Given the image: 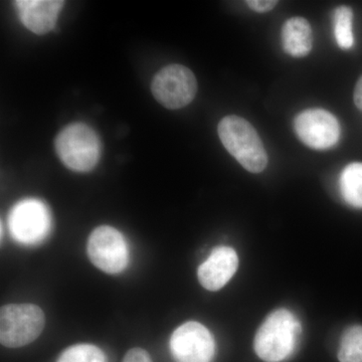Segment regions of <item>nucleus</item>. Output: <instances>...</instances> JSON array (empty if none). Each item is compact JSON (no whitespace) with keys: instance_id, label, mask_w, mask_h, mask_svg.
<instances>
[{"instance_id":"nucleus-12","label":"nucleus","mask_w":362,"mask_h":362,"mask_svg":"<svg viewBox=\"0 0 362 362\" xmlns=\"http://www.w3.org/2000/svg\"><path fill=\"white\" fill-rule=\"evenodd\" d=\"M282 42L285 52L295 58L307 56L312 49L313 37L311 26L303 18H292L282 28Z\"/></svg>"},{"instance_id":"nucleus-19","label":"nucleus","mask_w":362,"mask_h":362,"mask_svg":"<svg viewBox=\"0 0 362 362\" xmlns=\"http://www.w3.org/2000/svg\"><path fill=\"white\" fill-rule=\"evenodd\" d=\"M354 98V103H356L357 108L362 111V76L357 81Z\"/></svg>"},{"instance_id":"nucleus-15","label":"nucleus","mask_w":362,"mask_h":362,"mask_svg":"<svg viewBox=\"0 0 362 362\" xmlns=\"http://www.w3.org/2000/svg\"><path fill=\"white\" fill-rule=\"evenodd\" d=\"M354 13L349 6H338L333 13V26L337 45L343 49H349L354 42L352 33Z\"/></svg>"},{"instance_id":"nucleus-3","label":"nucleus","mask_w":362,"mask_h":362,"mask_svg":"<svg viewBox=\"0 0 362 362\" xmlns=\"http://www.w3.org/2000/svg\"><path fill=\"white\" fill-rule=\"evenodd\" d=\"M54 148L66 168L78 173L92 170L101 156V142L97 133L83 123L64 128L54 140Z\"/></svg>"},{"instance_id":"nucleus-10","label":"nucleus","mask_w":362,"mask_h":362,"mask_svg":"<svg viewBox=\"0 0 362 362\" xmlns=\"http://www.w3.org/2000/svg\"><path fill=\"white\" fill-rule=\"evenodd\" d=\"M239 267L237 252L230 247H216L199 267L197 277L204 289L218 291L228 284Z\"/></svg>"},{"instance_id":"nucleus-17","label":"nucleus","mask_w":362,"mask_h":362,"mask_svg":"<svg viewBox=\"0 0 362 362\" xmlns=\"http://www.w3.org/2000/svg\"><path fill=\"white\" fill-rule=\"evenodd\" d=\"M247 6L257 13H268L278 4L275 0H247Z\"/></svg>"},{"instance_id":"nucleus-5","label":"nucleus","mask_w":362,"mask_h":362,"mask_svg":"<svg viewBox=\"0 0 362 362\" xmlns=\"http://www.w3.org/2000/svg\"><path fill=\"white\" fill-rule=\"evenodd\" d=\"M152 94L168 109H180L192 103L197 92L194 74L182 65H170L156 74L151 84Z\"/></svg>"},{"instance_id":"nucleus-1","label":"nucleus","mask_w":362,"mask_h":362,"mask_svg":"<svg viewBox=\"0 0 362 362\" xmlns=\"http://www.w3.org/2000/svg\"><path fill=\"white\" fill-rule=\"evenodd\" d=\"M302 328L291 311L279 309L267 317L255 337L257 356L266 362H281L294 354Z\"/></svg>"},{"instance_id":"nucleus-2","label":"nucleus","mask_w":362,"mask_h":362,"mask_svg":"<svg viewBox=\"0 0 362 362\" xmlns=\"http://www.w3.org/2000/svg\"><path fill=\"white\" fill-rule=\"evenodd\" d=\"M218 132L223 146L243 168L252 173L267 168L265 147L251 123L242 117L226 116L218 124Z\"/></svg>"},{"instance_id":"nucleus-11","label":"nucleus","mask_w":362,"mask_h":362,"mask_svg":"<svg viewBox=\"0 0 362 362\" xmlns=\"http://www.w3.org/2000/svg\"><path fill=\"white\" fill-rule=\"evenodd\" d=\"M20 13L21 23L37 35L51 32L56 25L59 11L65 1L59 0H21L14 2Z\"/></svg>"},{"instance_id":"nucleus-16","label":"nucleus","mask_w":362,"mask_h":362,"mask_svg":"<svg viewBox=\"0 0 362 362\" xmlns=\"http://www.w3.org/2000/svg\"><path fill=\"white\" fill-rule=\"evenodd\" d=\"M57 362H107V358L95 345L77 344L64 350Z\"/></svg>"},{"instance_id":"nucleus-8","label":"nucleus","mask_w":362,"mask_h":362,"mask_svg":"<svg viewBox=\"0 0 362 362\" xmlns=\"http://www.w3.org/2000/svg\"><path fill=\"white\" fill-rule=\"evenodd\" d=\"M171 354L177 362H211L216 351L213 335L195 321L182 324L170 338Z\"/></svg>"},{"instance_id":"nucleus-13","label":"nucleus","mask_w":362,"mask_h":362,"mask_svg":"<svg viewBox=\"0 0 362 362\" xmlns=\"http://www.w3.org/2000/svg\"><path fill=\"white\" fill-rule=\"evenodd\" d=\"M340 190L349 206L362 209V163L354 162L343 169L340 176Z\"/></svg>"},{"instance_id":"nucleus-9","label":"nucleus","mask_w":362,"mask_h":362,"mask_svg":"<svg viewBox=\"0 0 362 362\" xmlns=\"http://www.w3.org/2000/svg\"><path fill=\"white\" fill-rule=\"evenodd\" d=\"M294 128L299 139L310 148L328 149L339 139L337 119L322 109H309L300 113L295 119Z\"/></svg>"},{"instance_id":"nucleus-4","label":"nucleus","mask_w":362,"mask_h":362,"mask_svg":"<svg viewBox=\"0 0 362 362\" xmlns=\"http://www.w3.org/2000/svg\"><path fill=\"white\" fill-rule=\"evenodd\" d=\"M45 314L33 304H9L0 310V341L18 349L35 341L45 327Z\"/></svg>"},{"instance_id":"nucleus-18","label":"nucleus","mask_w":362,"mask_h":362,"mask_svg":"<svg viewBox=\"0 0 362 362\" xmlns=\"http://www.w3.org/2000/svg\"><path fill=\"white\" fill-rule=\"evenodd\" d=\"M122 362H152V361L146 350L133 349L126 354Z\"/></svg>"},{"instance_id":"nucleus-7","label":"nucleus","mask_w":362,"mask_h":362,"mask_svg":"<svg viewBox=\"0 0 362 362\" xmlns=\"http://www.w3.org/2000/svg\"><path fill=\"white\" fill-rule=\"evenodd\" d=\"M47 207L37 199H25L11 209L9 228L13 239L23 245L39 244L51 230Z\"/></svg>"},{"instance_id":"nucleus-6","label":"nucleus","mask_w":362,"mask_h":362,"mask_svg":"<svg viewBox=\"0 0 362 362\" xmlns=\"http://www.w3.org/2000/svg\"><path fill=\"white\" fill-rule=\"evenodd\" d=\"M88 256L98 269L117 274L127 267L129 254L122 233L109 226L95 228L87 245Z\"/></svg>"},{"instance_id":"nucleus-14","label":"nucleus","mask_w":362,"mask_h":362,"mask_svg":"<svg viewBox=\"0 0 362 362\" xmlns=\"http://www.w3.org/2000/svg\"><path fill=\"white\" fill-rule=\"evenodd\" d=\"M338 359L340 362H362V326L347 328L340 340Z\"/></svg>"}]
</instances>
